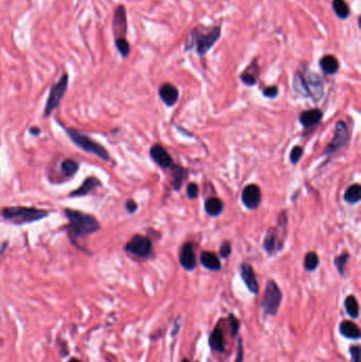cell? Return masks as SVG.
I'll list each match as a JSON object with an SVG mask.
<instances>
[{"label":"cell","instance_id":"6da1fadb","mask_svg":"<svg viewBox=\"0 0 361 362\" xmlns=\"http://www.w3.org/2000/svg\"><path fill=\"white\" fill-rule=\"evenodd\" d=\"M65 215L69 222L68 234L72 242L81 237L96 233L100 229L98 219L90 214L72 209H65Z\"/></svg>","mask_w":361,"mask_h":362},{"label":"cell","instance_id":"7a4b0ae2","mask_svg":"<svg viewBox=\"0 0 361 362\" xmlns=\"http://www.w3.org/2000/svg\"><path fill=\"white\" fill-rule=\"evenodd\" d=\"M48 214L49 212L46 210L27 207H4L1 211V215L3 218L8 219V221L16 224H23L37 222L48 216Z\"/></svg>","mask_w":361,"mask_h":362},{"label":"cell","instance_id":"3957f363","mask_svg":"<svg viewBox=\"0 0 361 362\" xmlns=\"http://www.w3.org/2000/svg\"><path fill=\"white\" fill-rule=\"evenodd\" d=\"M221 33L222 30L220 26L206 29V32H204L203 28L200 27L194 29L191 32V40L187 46V49L195 46L198 54L204 55L215 45L218 38L221 37Z\"/></svg>","mask_w":361,"mask_h":362},{"label":"cell","instance_id":"277c9868","mask_svg":"<svg viewBox=\"0 0 361 362\" xmlns=\"http://www.w3.org/2000/svg\"><path fill=\"white\" fill-rule=\"evenodd\" d=\"M294 90L302 96L311 97L315 100L320 99L323 94V85L321 79L316 73H309L304 76L300 72H297L293 79Z\"/></svg>","mask_w":361,"mask_h":362},{"label":"cell","instance_id":"5b68a950","mask_svg":"<svg viewBox=\"0 0 361 362\" xmlns=\"http://www.w3.org/2000/svg\"><path fill=\"white\" fill-rule=\"evenodd\" d=\"M66 132L69 136L70 140L72 141L76 146L82 148L83 151L92 154V155H96L100 159L108 161L109 154L105 150L104 146L99 144L98 142L93 141L91 138L88 137V136L80 133L79 130H75L73 128H67Z\"/></svg>","mask_w":361,"mask_h":362},{"label":"cell","instance_id":"8992f818","mask_svg":"<svg viewBox=\"0 0 361 362\" xmlns=\"http://www.w3.org/2000/svg\"><path fill=\"white\" fill-rule=\"evenodd\" d=\"M282 299L283 294L277 284L275 281L269 280L266 284L265 293L261 303V308L265 314L275 316L277 311H279Z\"/></svg>","mask_w":361,"mask_h":362},{"label":"cell","instance_id":"52a82bcc","mask_svg":"<svg viewBox=\"0 0 361 362\" xmlns=\"http://www.w3.org/2000/svg\"><path fill=\"white\" fill-rule=\"evenodd\" d=\"M67 88H68V75L64 74L61 78V80L51 88L49 98L48 100H47L46 107H45V117H49L52 112L58 107V105H60L65 92L67 91Z\"/></svg>","mask_w":361,"mask_h":362},{"label":"cell","instance_id":"ba28073f","mask_svg":"<svg viewBox=\"0 0 361 362\" xmlns=\"http://www.w3.org/2000/svg\"><path fill=\"white\" fill-rule=\"evenodd\" d=\"M152 248V241L149 237L135 235L126 244L125 250L133 253L134 255H137L139 258H146L151 254Z\"/></svg>","mask_w":361,"mask_h":362},{"label":"cell","instance_id":"9c48e42d","mask_svg":"<svg viewBox=\"0 0 361 362\" xmlns=\"http://www.w3.org/2000/svg\"><path fill=\"white\" fill-rule=\"evenodd\" d=\"M261 189L257 185L247 186L241 193V200L248 209H256L261 203Z\"/></svg>","mask_w":361,"mask_h":362},{"label":"cell","instance_id":"30bf717a","mask_svg":"<svg viewBox=\"0 0 361 362\" xmlns=\"http://www.w3.org/2000/svg\"><path fill=\"white\" fill-rule=\"evenodd\" d=\"M347 138H348V132H347V127L345 125V123L339 121L336 125L334 138L333 140H331L330 143L327 146L325 153L329 154V153L335 152L336 150H338L339 147H341L343 144L345 143Z\"/></svg>","mask_w":361,"mask_h":362},{"label":"cell","instance_id":"8fae6325","mask_svg":"<svg viewBox=\"0 0 361 362\" xmlns=\"http://www.w3.org/2000/svg\"><path fill=\"white\" fill-rule=\"evenodd\" d=\"M241 276L242 281L245 282L247 288L249 289V292L252 293L257 294L258 293V283L257 280L256 274L252 269V267L249 264H241Z\"/></svg>","mask_w":361,"mask_h":362},{"label":"cell","instance_id":"7c38bea8","mask_svg":"<svg viewBox=\"0 0 361 362\" xmlns=\"http://www.w3.org/2000/svg\"><path fill=\"white\" fill-rule=\"evenodd\" d=\"M151 157L161 168H169L173 163V159L170 154L159 144L154 145L151 148Z\"/></svg>","mask_w":361,"mask_h":362},{"label":"cell","instance_id":"4fadbf2b","mask_svg":"<svg viewBox=\"0 0 361 362\" xmlns=\"http://www.w3.org/2000/svg\"><path fill=\"white\" fill-rule=\"evenodd\" d=\"M179 260L181 266L187 270H193L196 266V257H195L193 246L190 242L182 246Z\"/></svg>","mask_w":361,"mask_h":362},{"label":"cell","instance_id":"5bb4252c","mask_svg":"<svg viewBox=\"0 0 361 362\" xmlns=\"http://www.w3.org/2000/svg\"><path fill=\"white\" fill-rule=\"evenodd\" d=\"M159 96L168 106H173L178 101L179 91L177 87L167 83L159 88Z\"/></svg>","mask_w":361,"mask_h":362},{"label":"cell","instance_id":"9a60e30c","mask_svg":"<svg viewBox=\"0 0 361 362\" xmlns=\"http://www.w3.org/2000/svg\"><path fill=\"white\" fill-rule=\"evenodd\" d=\"M99 186H101V182L99 181L98 178L88 177L83 181L81 187L74 190L73 192H71L69 196L70 197H82V196H85L88 193H90L93 189H96Z\"/></svg>","mask_w":361,"mask_h":362},{"label":"cell","instance_id":"2e32d148","mask_svg":"<svg viewBox=\"0 0 361 362\" xmlns=\"http://www.w3.org/2000/svg\"><path fill=\"white\" fill-rule=\"evenodd\" d=\"M339 330H340V334L343 337L347 338V339L358 340L361 337L360 329L358 326L353 321H348V320H344V321H342L340 323Z\"/></svg>","mask_w":361,"mask_h":362},{"label":"cell","instance_id":"e0dca14e","mask_svg":"<svg viewBox=\"0 0 361 362\" xmlns=\"http://www.w3.org/2000/svg\"><path fill=\"white\" fill-rule=\"evenodd\" d=\"M209 345L213 351H216L217 353L224 352V338L223 333L220 328H216L213 329L212 334L209 338Z\"/></svg>","mask_w":361,"mask_h":362},{"label":"cell","instance_id":"ac0fdd59","mask_svg":"<svg viewBox=\"0 0 361 362\" xmlns=\"http://www.w3.org/2000/svg\"><path fill=\"white\" fill-rule=\"evenodd\" d=\"M322 111L320 109H310L302 112L300 116V122L303 126L309 127L317 124L322 119Z\"/></svg>","mask_w":361,"mask_h":362},{"label":"cell","instance_id":"d6986e66","mask_svg":"<svg viewBox=\"0 0 361 362\" xmlns=\"http://www.w3.org/2000/svg\"><path fill=\"white\" fill-rule=\"evenodd\" d=\"M114 29L117 35H124L126 32V13L123 7H119L116 12Z\"/></svg>","mask_w":361,"mask_h":362},{"label":"cell","instance_id":"ffe728a7","mask_svg":"<svg viewBox=\"0 0 361 362\" xmlns=\"http://www.w3.org/2000/svg\"><path fill=\"white\" fill-rule=\"evenodd\" d=\"M200 262L206 269L212 271H217L221 269V260L214 253L204 252L200 257Z\"/></svg>","mask_w":361,"mask_h":362},{"label":"cell","instance_id":"44dd1931","mask_svg":"<svg viewBox=\"0 0 361 362\" xmlns=\"http://www.w3.org/2000/svg\"><path fill=\"white\" fill-rule=\"evenodd\" d=\"M320 67L323 72L327 74H335L339 69V62L334 55H325L321 58Z\"/></svg>","mask_w":361,"mask_h":362},{"label":"cell","instance_id":"7402d4cb","mask_svg":"<svg viewBox=\"0 0 361 362\" xmlns=\"http://www.w3.org/2000/svg\"><path fill=\"white\" fill-rule=\"evenodd\" d=\"M205 207H206V213H208L209 215H211V216H217V215H220L221 213L223 212V201L220 198L212 197V198H209L208 200L206 201Z\"/></svg>","mask_w":361,"mask_h":362},{"label":"cell","instance_id":"603a6c76","mask_svg":"<svg viewBox=\"0 0 361 362\" xmlns=\"http://www.w3.org/2000/svg\"><path fill=\"white\" fill-rule=\"evenodd\" d=\"M345 310L348 316L353 319H357L359 317V304L357 299L354 295H348L344 301Z\"/></svg>","mask_w":361,"mask_h":362},{"label":"cell","instance_id":"cb8c5ba5","mask_svg":"<svg viewBox=\"0 0 361 362\" xmlns=\"http://www.w3.org/2000/svg\"><path fill=\"white\" fill-rule=\"evenodd\" d=\"M333 9L340 19H346L350 16V8L344 0H333Z\"/></svg>","mask_w":361,"mask_h":362},{"label":"cell","instance_id":"d4e9b609","mask_svg":"<svg viewBox=\"0 0 361 362\" xmlns=\"http://www.w3.org/2000/svg\"><path fill=\"white\" fill-rule=\"evenodd\" d=\"M361 198V188L359 185H353L346 190L344 200L348 204H356Z\"/></svg>","mask_w":361,"mask_h":362},{"label":"cell","instance_id":"484cf974","mask_svg":"<svg viewBox=\"0 0 361 362\" xmlns=\"http://www.w3.org/2000/svg\"><path fill=\"white\" fill-rule=\"evenodd\" d=\"M264 248L268 253H274L276 250V233L275 229H270L265 237Z\"/></svg>","mask_w":361,"mask_h":362},{"label":"cell","instance_id":"4316f807","mask_svg":"<svg viewBox=\"0 0 361 362\" xmlns=\"http://www.w3.org/2000/svg\"><path fill=\"white\" fill-rule=\"evenodd\" d=\"M61 169L65 176L72 177L73 175H75V173L79 170V163L75 162L72 159H66L62 162Z\"/></svg>","mask_w":361,"mask_h":362},{"label":"cell","instance_id":"83f0119b","mask_svg":"<svg viewBox=\"0 0 361 362\" xmlns=\"http://www.w3.org/2000/svg\"><path fill=\"white\" fill-rule=\"evenodd\" d=\"M319 265V258L315 252H309L306 254L305 259H304V267L306 270L312 271L315 270Z\"/></svg>","mask_w":361,"mask_h":362},{"label":"cell","instance_id":"f1b7e54d","mask_svg":"<svg viewBox=\"0 0 361 362\" xmlns=\"http://www.w3.org/2000/svg\"><path fill=\"white\" fill-rule=\"evenodd\" d=\"M116 46L118 50L121 53L122 56H127L129 54V51H131V46H129L128 41L124 38V37H118L116 40Z\"/></svg>","mask_w":361,"mask_h":362},{"label":"cell","instance_id":"f546056e","mask_svg":"<svg viewBox=\"0 0 361 362\" xmlns=\"http://www.w3.org/2000/svg\"><path fill=\"white\" fill-rule=\"evenodd\" d=\"M187 173H185V170L181 168H175L174 170V188L178 191L179 188L181 187V183L185 179Z\"/></svg>","mask_w":361,"mask_h":362},{"label":"cell","instance_id":"4dcf8cb0","mask_svg":"<svg viewBox=\"0 0 361 362\" xmlns=\"http://www.w3.org/2000/svg\"><path fill=\"white\" fill-rule=\"evenodd\" d=\"M348 258H350V255H348L347 253H343L340 255V257L335 259V265L341 276L344 274V268H345L346 262L348 260Z\"/></svg>","mask_w":361,"mask_h":362},{"label":"cell","instance_id":"1f68e13d","mask_svg":"<svg viewBox=\"0 0 361 362\" xmlns=\"http://www.w3.org/2000/svg\"><path fill=\"white\" fill-rule=\"evenodd\" d=\"M257 74L258 73H252L249 71V69H247L244 73L241 75V80L245 83L248 86H252L257 83Z\"/></svg>","mask_w":361,"mask_h":362},{"label":"cell","instance_id":"d6a6232c","mask_svg":"<svg viewBox=\"0 0 361 362\" xmlns=\"http://www.w3.org/2000/svg\"><path fill=\"white\" fill-rule=\"evenodd\" d=\"M229 322L231 325V336L233 338L238 336L240 329V322L233 313H229Z\"/></svg>","mask_w":361,"mask_h":362},{"label":"cell","instance_id":"836d02e7","mask_svg":"<svg viewBox=\"0 0 361 362\" xmlns=\"http://www.w3.org/2000/svg\"><path fill=\"white\" fill-rule=\"evenodd\" d=\"M302 154H303V148L301 146H295L292 148V151L291 153V161L292 163L295 164L302 157Z\"/></svg>","mask_w":361,"mask_h":362},{"label":"cell","instance_id":"e575fe53","mask_svg":"<svg viewBox=\"0 0 361 362\" xmlns=\"http://www.w3.org/2000/svg\"><path fill=\"white\" fill-rule=\"evenodd\" d=\"M234 362H244V346H242L241 338H240L238 342V351H236V358Z\"/></svg>","mask_w":361,"mask_h":362},{"label":"cell","instance_id":"d590c367","mask_svg":"<svg viewBox=\"0 0 361 362\" xmlns=\"http://www.w3.org/2000/svg\"><path fill=\"white\" fill-rule=\"evenodd\" d=\"M350 354L353 362H360V346L352 345L350 347Z\"/></svg>","mask_w":361,"mask_h":362},{"label":"cell","instance_id":"8d00e7d4","mask_svg":"<svg viewBox=\"0 0 361 362\" xmlns=\"http://www.w3.org/2000/svg\"><path fill=\"white\" fill-rule=\"evenodd\" d=\"M277 93H279V89H277V87L275 86H270V87L265 88L263 91L264 96L267 98H275L277 96Z\"/></svg>","mask_w":361,"mask_h":362},{"label":"cell","instance_id":"74e56055","mask_svg":"<svg viewBox=\"0 0 361 362\" xmlns=\"http://www.w3.org/2000/svg\"><path fill=\"white\" fill-rule=\"evenodd\" d=\"M187 194L190 198H195L197 197L198 195V187L196 183H190V185L188 186V189H187Z\"/></svg>","mask_w":361,"mask_h":362},{"label":"cell","instance_id":"f35d334b","mask_svg":"<svg viewBox=\"0 0 361 362\" xmlns=\"http://www.w3.org/2000/svg\"><path fill=\"white\" fill-rule=\"evenodd\" d=\"M230 254H231V245H230V242L224 241L223 244L222 245V247H221V255H222L223 258L226 259V258L229 257Z\"/></svg>","mask_w":361,"mask_h":362},{"label":"cell","instance_id":"ab89813d","mask_svg":"<svg viewBox=\"0 0 361 362\" xmlns=\"http://www.w3.org/2000/svg\"><path fill=\"white\" fill-rule=\"evenodd\" d=\"M125 207H126V210L128 211V213H134V212H136V210L138 209L137 204H136V201L133 200V199L127 200Z\"/></svg>","mask_w":361,"mask_h":362},{"label":"cell","instance_id":"60d3db41","mask_svg":"<svg viewBox=\"0 0 361 362\" xmlns=\"http://www.w3.org/2000/svg\"><path fill=\"white\" fill-rule=\"evenodd\" d=\"M179 325H180V320L178 319V320H177V325L174 326V329H173V331H172V336H174V335L177 334V331H178V328H179Z\"/></svg>","mask_w":361,"mask_h":362},{"label":"cell","instance_id":"b9f144b4","mask_svg":"<svg viewBox=\"0 0 361 362\" xmlns=\"http://www.w3.org/2000/svg\"><path fill=\"white\" fill-rule=\"evenodd\" d=\"M30 133H31V134H33V135H34V134H36V135H37V134H39V129H38L37 127H36V128L32 127V128L30 129Z\"/></svg>","mask_w":361,"mask_h":362},{"label":"cell","instance_id":"7bdbcfd3","mask_svg":"<svg viewBox=\"0 0 361 362\" xmlns=\"http://www.w3.org/2000/svg\"><path fill=\"white\" fill-rule=\"evenodd\" d=\"M69 362H81V361L78 359H71Z\"/></svg>","mask_w":361,"mask_h":362},{"label":"cell","instance_id":"ee69618b","mask_svg":"<svg viewBox=\"0 0 361 362\" xmlns=\"http://www.w3.org/2000/svg\"><path fill=\"white\" fill-rule=\"evenodd\" d=\"M181 362H190V361H189L187 358H185V359H182V361Z\"/></svg>","mask_w":361,"mask_h":362}]
</instances>
